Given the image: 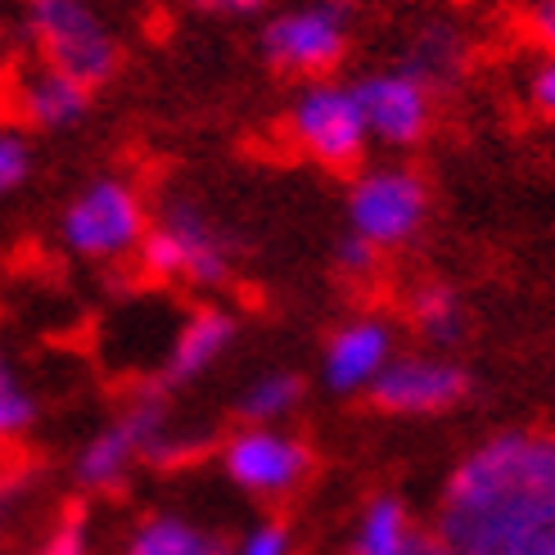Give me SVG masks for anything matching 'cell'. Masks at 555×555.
Here are the masks:
<instances>
[{
  "mask_svg": "<svg viewBox=\"0 0 555 555\" xmlns=\"http://www.w3.org/2000/svg\"><path fill=\"white\" fill-rule=\"evenodd\" d=\"M352 37L348 0H302L262 23L258 50L275 73L289 77H325L344 64Z\"/></svg>",
  "mask_w": 555,
  "mask_h": 555,
  "instance_id": "52a82bcc",
  "label": "cell"
},
{
  "mask_svg": "<svg viewBox=\"0 0 555 555\" xmlns=\"http://www.w3.org/2000/svg\"><path fill=\"white\" fill-rule=\"evenodd\" d=\"M0 50H5V14H0Z\"/></svg>",
  "mask_w": 555,
  "mask_h": 555,
  "instance_id": "4dcf8cb0",
  "label": "cell"
},
{
  "mask_svg": "<svg viewBox=\"0 0 555 555\" xmlns=\"http://www.w3.org/2000/svg\"><path fill=\"white\" fill-rule=\"evenodd\" d=\"M141 465H145L141 438H135V429L122 421V415H114V421L100 425L77 448V456H73V483L81 492H91V496H108V492H118Z\"/></svg>",
  "mask_w": 555,
  "mask_h": 555,
  "instance_id": "5bb4252c",
  "label": "cell"
},
{
  "mask_svg": "<svg viewBox=\"0 0 555 555\" xmlns=\"http://www.w3.org/2000/svg\"><path fill=\"white\" fill-rule=\"evenodd\" d=\"M302 398H308V384H302V375H294V371H262V375H254L240 388L235 415H240V425H285L289 415L302 406Z\"/></svg>",
  "mask_w": 555,
  "mask_h": 555,
  "instance_id": "ac0fdd59",
  "label": "cell"
},
{
  "mask_svg": "<svg viewBox=\"0 0 555 555\" xmlns=\"http://www.w3.org/2000/svg\"><path fill=\"white\" fill-rule=\"evenodd\" d=\"M429 217V185L411 168H366L352 177L348 190V227L352 235L371 240L379 254L384 248H402L425 231Z\"/></svg>",
  "mask_w": 555,
  "mask_h": 555,
  "instance_id": "ba28073f",
  "label": "cell"
},
{
  "mask_svg": "<svg viewBox=\"0 0 555 555\" xmlns=\"http://www.w3.org/2000/svg\"><path fill=\"white\" fill-rule=\"evenodd\" d=\"M150 208L127 177L104 172L81 185L60 212V244L81 262H122L141 248Z\"/></svg>",
  "mask_w": 555,
  "mask_h": 555,
  "instance_id": "277c9868",
  "label": "cell"
},
{
  "mask_svg": "<svg viewBox=\"0 0 555 555\" xmlns=\"http://www.w3.org/2000/svg\"><path fill=\"white\" fill-rule=\"evenodd\" d=\"M0 379H18V366H14V357H10L5 339H0Z\"/></svg>",
  "mask_w": 555,
  "mask_h": 555,
  "instance_id": "f1b7e54d",
  "label": "cell"
},
{
  "mask_svg": "<svg viewBox=\"0 0 555 555\" xmlns=\"http://www.w3.org/2000/svg\"><path fill=\"white\" fill-rule=\"evenodd\" d=\"M366 398L388 415H442L469 398V371L448 352H393Z\"/></svg>",
  "mask_w": 555,
  "mask_h": 555,
  "instance_id": "9c48e42d",
  "label": "cell"
},
{
  "mask_svg": "<svg viewBox=\"0 0 555 555\" xmlns=\"http://www.w3.org/2000/svg\"><path fill=\"white\" fill-rule=\"evenodd\" d=\"M37 168V154H33V141L18 131V127H0V199H10L27 185Z\"/></svg>",
  "mask_w": 555,
  "mask_h": 555,
  "instance_id": "7402d4cb",
  "label": "cell"
},
{
  "mask_svg": "<svg viewBox=\"0 0 555 555\" xmlns=\"http://www.w3.org/2000/svg\"><path fill=\"white\" fill-rule=\"evenodd\" d=\"M114 555H227V538L185 511H150L118 538Z\"/></svg>",
  "mask_w": 555,
  "mask_h": 555,
  "instance_id": "9a60e30c",
  "label": "cell"
},
{
  "mask_svg": "<svg viewBox=\"0 0 555 555\" xmlns=\"http://www.w3.org/2000/svg\"><path fill=\"white\" fill-rule=\"evenodd\" d=\"M227 555H298V538L289 519L281 515H254L240 524V533L227 538Z\"/></svg>",
  "mask_w": 555,
  "mask_h": 555,
  "instance_id": "ffe728a7",
  "label": "cell"
},
{
  "mask_svg": "<svg viewBox=\"0 0 555 555\" xmlns=\"http://www.w3.org/2000/svg\"><path fill=\"white\" fill-rule=\"evenodd\" d=\"M190 14H208V18H254L267 0H177Z\"/></svg>",
  "mask_w": 555,
  "mask_h": 555,
  "instance_id": "484cf974",
  "label": "cell"
},
{
  "mask_svg": "<svg viewBox=\"0 0 555 555\" xmlns=\"http://www.w3.org/2000/svg\"><path fill=\"white\" fill-rule=\"evenodd\" d=\"M529 100L542 118H555V54H546V60L533 68L529 77Z\"/></svg>",
  "mask_w": 555,
  "mask_h": 555,
  "instance_id": "4316f807",
  "label": "cell"
},
{
  "mask_svg": "<svg viewBox=\"0 0 555 555\" xmlns=\"http://www.w3.org/2000/svg\"><path fill=\"white\" fill-rule=\"evenodd\" d=\"M461 54H465V41L452 23H425L415 33L402 68L421 77L425 87H438V81H452L461 73Z\"/></svg>",
  "mask_w": 555,
  "mask_h": 555,
  "instance_id": "d6986e66",
  "label": "cell"
},
{
  "mask_svg": "<svg viewBox=\"0 0 555 555\" xmlns=\"http://www.w3.org/2000/svg\"><path fill=\"white\" fill-rule=\"evenodd\" d=\"M352 95L362 104V118L371 141L388 150H411L425 141L434 122V87H425L415 73L398 68H375L352 81Z\"/></svg>",
  "mask_w": 555,
  "mask_h": 555,
  "instance_id": "30bf717a",
  "label": "cell"
},
{
  "mask_svg": "<svg viewBox=\"0 0 555 555\" xmlns=\"http://www.w3.org/2000/svg\"><path fill=\"white\" fill-rule=\"evenodd\" d=\"M406 317L415 325V335H421L434 352L442 348H456L465 339V330H469V317H465V302L452 285H442V281H425V285H415L411 298H406Z\"/></svg>",
  "mask_w": 555,
  "mask_h": 555,
  "instance_id": "e0dca14e",
  "label": "cell"
},
{
  "mask_svg": "<svg viewBox=\"0 0 555 555\" xmlns=\"http://www.w3.org/2000/svg\"><path fill=\"white\" fill-rule=\"evenodd\" d=\"M235 339H240V321L227 308H194L172 330V344H168V352H163L154 384H163L168 393L199 384L221 357L235 348Z\"/></svg>",
  "mask_w": 555,
  "mask_h": 555,
  "instance_id": "4fadbf2b",
  "label": "cell"
},
{
  "mask_svg": "<svg viewBox=\"0 0 555 555\" xmlns=\"http://www.w3.org/2000/svg\"><path fill=\"white\" fill-rule=\"evenodd\" d=\"M37 425V398L23 388V379H0V448L23 438Z\"/></svg>",
  "mask_w": 555,
  "mask_h": 555,
  "instance_id": "603a6c76",
  "label": "cell"
},
{
  "mask_svg": "<svg viewBox=\"0 0 555 555\" xmlns=\"http://www.w3.org/2000/svg\"><path fill=\"white\" fill-rule=\"evenodd\" d=\"M18 18L27 41L37 46V60L64 68L91 91L122 64L118 33L95 0H18Z\"/></svg>",
  "mask_w": 555,
  "mask_h": 555,
  "instance_id": "7a4b0ae2",
  "label": "cell"
},
{
  "mask_svg": "<svg viewBox=\"0 0 555 555\" xmlns=\"http://www.w3.org/2000/svg\"><path fill=\"white\" fill-rule=\"evenodd\" d=\"M5 104L33 131H68L91 114V87L46 60H27L5 81Z\"/></svg>",
  "mask_w": 555,
  "mask_h": 555,
  "instance_id": "8fae6325",
  "label": "cell"
},
{
  "mask_svg": "<svg viewBox=\"0 0 555 555\" xmlns=\"http://www.w3.org/2000/svg\"><path fill=\"white\" fill-rule=\"evenodd\" d=\"M555 529V434L502 429L475 442L438 492L434 538L452 555H524Z\"/></svg>",
  "mask_w": 555,
  "mask_h": 555,
  "instance_id": "6da1fadb",
  "label": "cell"
},
{
  "mask_svg": "<svg viewBox=\"0 0 555 555\" xmlns=\"http://www.w3.org/2000/svg\"><path fill=\"white\" fill-rule=\"evenodd\" d=\"M519 23L529 33L533 46H542L546 54H555V0H524L519 5Z\"/></svg>",
  "mask_w": 555,
  "mask_h": 555,
  "instance_id": "d4e9b609",
  "label": "cell"
},
{
  "mask_svg": "<svg viewBox=\"0 0 555 555\" xmlns=\"http://www.w3.org/2000/svg\"><path fill=\"white\" fill-rule=\"evenodd\" d=\"M221 479L258 506H281L308 488L317 456L285 425H240L217 448Z\"/></svg>",
  "mask_w": 555,
  "mask_h": 555,
  "instance_id": "5b68a950",
  "label": "cell"
},
{
  "mask_svg": "<svg viewBox=\"0 0 555 555\" xmlns=\"http://www.w3.org/2000/svg\"><path fill=\"white\" fill-rule=\"evenodd\" d=\"M141 267L163 285H190V289H217L231 281V240L221 235L217 221L190 199L163 204L158 217H150V231L141 240Z\"/></svg>",
  "mask_w": 555,
  "mask_h": 555,
  "instance_id": "3957f363",
  "label": "cell"
},
{
  "mask_svg": "<svg viewBox=\"0 0 555 555\" xmlns=\"http://www.w3.org/2000/svg\"><path fill=\"white\" fill-rule=\"evenodd\" d=\"M393 352H398V339H393V325L384 317H352L325 339L321 384L335 398L371 393V384L379 379V371L388 362H393Z\"/></svg>",
  "mask_w": 555,
  "mask_h": 555,
  "instance_id": "7c38bea8",
  "label": "cell"
},
{
  "mask_svg": "<svg viewBox=\"0 0 555 555\" xmlns=\"http://www.w3.org/2000/svg\"><path fill=\"white\" fill-rule=\"evenodd\" d=\"M524 555H555V529L546 533V538H538L529 551H524Z\"/></svg>",
  "mask_w": 555,
  "mask_h": 555,
  "instance_id": "f546056e",
  "label": "cell"
},
{
  "mask_svg": "<svg viewBox=\"0 0 555 555\" xmlns=\"http://www.w3.org/2000/svg\"><path fill=\"white\" fill-rule=\"evenodd\" d=\"M415 538H421V524L411 519L402 496L375 492L352 524L348 555H406Z\"/></svg>",
  "mask_w": 555,
  "mask_h": 555,
  "instance_id": "2e32d148",
  "label": "cell"
},
{
  "mask_svg": "<svg viewBox=\"0 0 555 555\" xmlns=\"http://www.w3.org/2000/svg\"><path fill=\"white\" fill-rule=\"evenodd\" d=\"M406 555H452V551L442 546V542H438L434 533H425V529H421V538L411 542V551H406Z\"/></svg>",
  "mask_w": 555,
  "mask_h": 555,
  "instance_id": "83f0119b",
  "label": "cell"
},
{
  "mask_svg": "<svg viewBox=\"0 0 555 555\" xmlns=\"http://www.w3.org/2000/svg\"><path fill=\"white\" fill-rule=\"evenodd\" d=\"M335 267L348 275V281H366V275H375V267H379V248L371 240L348 231L339 240V248H335Z\"/></svg>",
  "mask_w": 555,
  "mask_h": 555,
  "instance_id": "cb8c5ba5",
  "label": "cell"
},
{
  "mask_svg": "<svg viewBox=\"0 0 555 555\" xmlns=\"http://www.w3.org/2000/svg\"><path fill=\"white\" fill-rule=\"evenodd\" d=\"M285 135L289 145L321 163L330 172H352L357 163L366 158V145H371V131H366V118H362V104H357L352 87L344 81H308L285 108Z\"/></svg>",
  "mask_w": 555,
  "mask_h": 555,
  "instance_id": "8992f818",
  "label": "cell"
},
{
  "mask_svg": "<svg viewBox=\"0 0 555 555\" xmlns=\"http://www.w3.org/2000/svg\"><path fill=\"white\" fill-rule=\"evenodd\" d=\"M33 555H95V529L87 511H64L60 519L46 529Z\"/></svg>",
  "mask_w": 555,
  "mask_h": 555,
  "instance_id": "44dd1931",
  "label": "cell"
}]
</instances>
